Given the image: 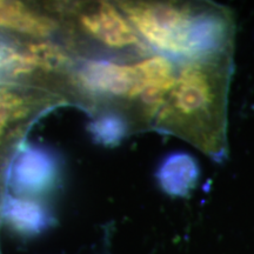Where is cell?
<instances>
[{"label":"cell","instance_id":"cell-1","mask_svg":"<svg viewBox=\"0 0 254 254\" xmlns=\"http://www.w3.org/2000/svg\"><path fill=\"white\" fill-rule=\"evenodd\" d=\"M233 73L234 49L178 63L177 79L155 117L153 128L189 142L215 163H225Z\"/></svg>","mask_w":254,"mask_h":254},{"label":"cell","instance_id":"cell-2","mask_svg":"<svg viewBox=\"0 0 254 254\" xmlns=\"http://www.w3.org/2000/svg\"><path fill=\"white\" fill-rule=\"evenodd\" d=\"M120 11L154 53L177 63L234 49L236 19L212 1H119Z\"/></svg>","mask_w":254,"mask_h":254},{"label":"cell","instance_id":"cell-3","mask_svg":"<svg viewBox=\"0 0 254 254\" xmlns=\"http://www.w3.org/2000/svg\"><path fill=\"white\" fill-rule=\"evenodd\" d=\"M77 19L82 33L112 58L136 60L154 53L117 5L107 1L84 5Z\"/></svg>","mask_w":254,"mask_h":254},{"label":"cell","instance_id":"cell-4","mask_svg":"<svg viewBox=\"0 0 254 254\" xmlns=\"http://www.w3.org/2000/svg\"><path fill=\"white\" fill-rule=\"evenodd\" d=\"M59 174L56 155L45 147L26 145L20 148L9 167L8 182L21 196H34L55 187Z\"/></svg>","mask_w":254,"mask_h":254},{"label":"cell","instance_id":"cell-5","mask_svg":"<svg viewBox=\"0 0 254 254\" xmlns=\"http://www.w3.org/2000/svg\"><path fill=\"white\" fill-rule=\"evenodd\" d=\"M0 28L40 39L52 34L57 23L20 2L0 1Z\"/></svg>","mask_w":254,"mask_h":254},{"label":"cell","instance_id":"cell-6","mask_svg":"<svg viewBox=\"0 0 254 254\" xmlns=\"http://www.w3.org/2000/svg\"><path fill=\"white\" fill-rule=\"evenodd\" d=\"M37 107L34 95L11 82H0V140L9 138Z\"/></svg>","mask_w":254,"mask_h":254},{"label":"cell","instance_id":"cell-7","mask_svg":"<svg viewBox=\"0 0 254 254\" xmlns=\"http://www.w3.org/2000/svg\"><path fill=\"white\" fill-rule=\"evenodd\" d=\"M1 215L15 230L25 233H36L47 224L45 208L27 198L6 195L1 204Z\"/></svg>","mask_w":254,"mask_h":254},{"label":"cell","instance_id":"cell-8","mask_svg":"<svg viewBox=\"0 0 254 254\" xmlns=\"http://www.w3.org/2000/svg\"><path fill=\"white\" fill-rule=\"evenodd\" d=\"M196 177V165L186 154L167 158L158 173L163 189L171 194H185L195 186Z\"/></svg>","mask_w":254,"mask_h":254},{"label":"cell","instance_id":"cell-9","mask_svg":"<svg viewBox=\"0 0 254 254\" xmlns=\"http://www.w3.org/2000/svg\"><path fill=\"white\" fill-rule=\"evenodd\" d=\"M131 131L133 128L128 120L114 112L99 113L90 125V132L94 140L105 146L118 145Z\"/></svg>","mask_w":254,"mask_h":254}]
</instances>
